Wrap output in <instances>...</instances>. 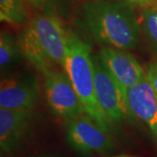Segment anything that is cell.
<instances>
[{"label":"cell","instance_id":"obj_8","mask_svg":"<svg viewBox=\"0 0 157 157\" xmlns=\"http://www.w3.org/2000/svg\"><path fill=\"white\" fill-rule=\"evenodd\" d=\"M99 55L108 71L120 84L128 90L145 76V72L134 55L127 50L105 47Z\"/></svg>","mask_w":157,"mask_h":157},{"label":"cell","instance_id":"obj_13","mask_svg":"<svg viewBox=\"0 0 157 157\" xmlns=\"http://www.w3.org/2000/svg\"><path fill=\"white\" fill-rule=\"evenodd\" d=\"M141 17L144 33L157 51V6H147Z\"/></svg>","mask_w":157,"mask_h":157},{"label":"cell","instance_id":"obj_4","mask_svg":"<svg viewBox=\"0 0 157 157\" xmlns=\"http://www.w3.org/2000/svg\"><path fill=\"white\" fill-rule=\"evenodd\" d=\"M97 101L112 122L135 118L129 106L128 90L114 78L99 54L92 55Z\"/></svg>","mask_w":157,"mask_h":157},{"label":"cell","instance_id":"obj_7","mask_svg":"<svg viewBox=\"0 0 157 157\" xmlns=\"http://www.w3.org/2000/svg\"><path fill=\"white\" fill-rule=\"evenodd\" d=\"M39 97V85L36 80L14 77L1 79L0 108L33 110Z\"/></svg>","mask_w":157,"mask_h":157},{"label":"cell","instance_id":"obj_2","mask_svg":"<svg viewBox=\"0 0 157 157\" xmlns=\"http://www.w3.org/2000/svg\"><path fill=\"white\" fill-rule=\"evenodd\" d=\"M68 32L54 13L42 12L28 23L19 39L22 55L44 73L63 63Z\"/></svg>","mask_w":157,"mask_h":157},{"label":"cell","instance_id":"obj_16","mask_svg":"<svg viewBox=\"0 0 157 157\" xmlns=\"http://www.w3.org/2000/svg\"><path fill=\"white\" fill-rule=\"evenodd\" d=\"M130 4L136 5V6H142V7H147L153 5L155 3L154 0H126Z\"/></svg>","mask_w":157,"mask_h":157},{"label":"cell","instance_id":"obj_9","mask_svg":"<svg viewBox=\"0 0 157 157\" xmlns=\"http://www.w3.org/2000/svg\"><path fill=\"white\" fill-rule=\"evenodd\" d=\"M34 113L33 110L0 108V147L5 153H12L28 134Z\"/></svg>","mask_w":157,"mask_h":157},{"label":"cell","instance_id":"obj_3","mask_svg":"<svg viewBox=\"0 0 157 157\" xmlns=\"http://www.w3.org/2000/svg\"><path fill=\"white\" fill-rule=\"evenodd\" d=\"M62 67L77 92L86 114L109 133L112 121L103 112L96 98L91 47L70 32H68L66 57Z\"/></svg>","mask_w":157,"mask_h":157},{"label":"cell","instance_id":"obj_11","mask_svg":"<svg viewBox=\"0 0 157 157\" xmlns=\"http://www.w3.org/2000/svg\"><path fill=\"white\" fill-rule=\"evenodd\" d=\"M28 17L25 0H0V20L11 25H21Z\"/></svg>","mask_w":157,"mask_h":157},{"label":"cell","instance_id":"obj_10","mask_svg":"<svg viewBox=\"0 0 157 157\" xmlns=\"http://www.w3.org/2000/svg\"><path fill=\"white\" fill-rule=\"evenodd\" d=\"M128 99L135 117L145 122L157 138V96L146 76L128 89Z\"/></svg>","mask_w":157,"mask_h":157},{"label":"cell","instance_id":"obj_18","mask_svg":"<svg viewBox=\"0 0 157 157\" xmlns=\"http://www.w3.org/2000/svg\"><path fill=\"white\" fill-rule=\"evenodd\" d=\"M39 157H55V156H39Z\"/></svg>","mask_w":157,"mask_h":157},{"label":"cell","instance_id":"obj_14","mask_svg":"<svg viewBox=\"0 0 157 157\" xmlns=\"http://www.w3.org/2000/svg\"><path fill=\"white\" fill-rule=\"evenodd\" d=\"M145 76L157 96V62H152L147 65L145 71Z\"/></svg>","mask_w":157,"mask_h":157},{"label":"cell","instance_id":"obj_12","mask_svg":"<svg viewBox=\"0 0 157 157\" xmlns=\"http://www.w3.org/2000/svg\"><path fill=\"white\" fill-rule=\"evenodd\" d=\"M22 54L18 41L12 34L6 31L1 32L0 35V66L4 68L12 64Z\"/></svg>","mask_w":157,"mask_h":157},{"label":"cell","instance_id":"obj_1","mask_svg":"<svg viewBox=\"0 0 157 157\" xmlns=\"http://www.w3.org/2000/svg\"><path fill=\"white\" fill-rule=\"evenodd\" d=\"M85 22L96 41L121 50L135 48L140 25L128 1L91 0L83 6Z\"/></svg>","mask_w":157,"mask_h":157},{"label":"cell","instance_id":"obj_15","mask_svg":"<svg viewBox=\"0 0 157 157\" xmlns=\"http://www.w3.org/2000/svg\"><path fill=\"white\" fill-rule=\"evenodd\" d=\"M31 6L42 12L53 13V7L55 0H26Z\"/></svg>","mask_w":157,"mask_h":157},{"label":"cell","instance_id":"obj_6","mask_svg":"<svg viewBox=\"0 0 157 157\" xmlns=\"http://www.w3.org/2000/svg\"><path fill=\"white\" fill-rule=\"evenodd\" d=\"M66 138L74 151L86 156L109 153L114 147V141L109 133L101 128L87 114L67 121Z\"/></svg>","mask_w":157,"mask_h":157},{"label":"cell","instance_id":"obj_19","mask_svg":"<svg viewBox=\"0 0 157 157\" xmlns=\"http://www.w3.org/2000/svg\"><path fill=\"white\" fill-rule=\"evenodd\" d=\"M154 1H155V2H156V1H157V0H154Z\"/></svg>","mask_w":157,"mask_h":157},{"label":"cell","instance_id":"obj_17","mask_svg":"<svg viewBox=\"0 0 157 157\" xmlns=\"http://www.w3.org/2000/svg\"><path fill=\"white\" fill-rule=\"evenodd\" d=\"M109 157H134L132 155H125V154H121V155H113V156Z\"/></svg>","mask_w":157,"mask_h":157},{"label":"cell","instance_id":"obj_5","mask_svg":"<svg viewBox=\"0 0 157 157\" xmlns=\"http://www.w3.org/2000/svg\"><path fill=\"white\" fill-rule=\"evenodd\" d=\"M45 93L51 111L70 121L86 114L84 106L66 72L51 69L44 73Z\"/></svg>","mask_w":157,"mask_h":157}]
</instances>
